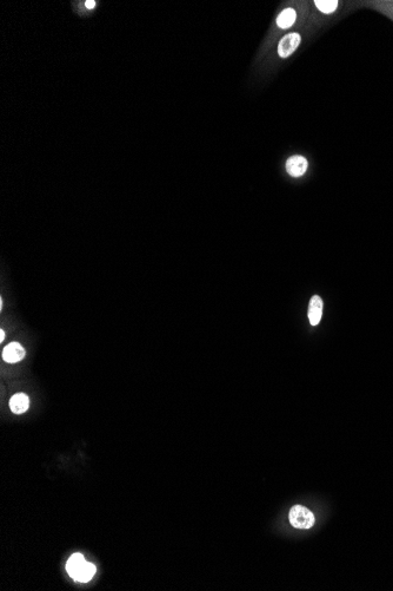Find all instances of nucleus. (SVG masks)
I'll return each mask as SVG.
<instances>
[{"instance_id":"nucleus-1","label":"nucleus","mask_w":393,"mask_h":591,"mask_svg":"<svg viewBox=\"0 0 393 591\" xmlns=\"http://www.w3.org/2000/svg\"><path fill=\"white\" fill-rule=\"evenodd\" d=\"M303 37L299 32H290V33L285 34L284 37L280 38L278 43V56L280 59H287L290 58L298 47L300 46Z\"/></svg>"},{"instance_id":"nucleus-2","label":"nucleus","mask_w":393,"mask_h":591,"mask_svg":"<svg viewBox=\"0 0 393 591\" xmlns=\"http://www.w3.org/2000/svg\"><path fill=\"white\" fill-rule=\"evenodd\" d=\"M292 527L297 529H310L314 525V516L310 510L301 505H295L288 514Z\"/></svg>"},{"instance_id":"nucleus-3","label":"nucleus","mask_w":393,"mask_h":591,"mask_svg":"<svg viewBox=\"0 0 393 591\" xmlns=\"http://www.w3.org/2000/svg\"><path fill=\"white\" fill-rule=\"evenodd\" d=\"M285 169H286V173L293 178L304 176L308 169L307 158L303 155L291 156L285 163Z\"/></svg>"},{"instance_id":"nucleus-4","label":"nucleus","mask_w":393,"mask_h":591,"mask_svg":"<svg viewBox=\"0 0 393 591\" xmlns=\"http://www.w3.org/2000/svg\"><path fill=\"white\" fill-rule=\"evenodd\" d=\"M297 19L298 11L294 7H292V6H288V7L282 9V11L277 15L275 25H277V27L281 31L288 30L292 26H294L295 22H297Z\"/></svg>"},{"instance_id":"nucleus-5","label":"nucleus","mask_w":393,"mask_h":591,"mask_svg":"<svg viewBox=\"0 0 393 591\" xmlns=\"http://www.w3.org/2000/svg\"><path fill=\"white\" fill-rule=\"evenodd\" d=\"M25 349L22 348V346L20 343L18 342H12L7 345L2 350V359L5 360L6 362H9V363H14V362H18L20 361V360L24 359L25 356Z\"/></svg>"},{"instance_id":"nucleus-6","label":"nucleus","mask_w":393,"mask_h":591,"mask_svg":"<svg viewBox=\"0 0 393 591\" xmlns=\"http://www.w3.org/2000/svg\"><path fill=\"white\" fill-rule=\"evenodd\" d=\"M307 315L308 320H310L312 326H317V324L320 322L321 315H323V301H321L320 296L313 295L312 298H311Z\"/></svg>"},{"instance_id":"nucleus-7","label":"nucleus","mask_w":393,"mask_h":591,"mask_svg":"<svg viewBox=\"0 0 393 591\" xmlns=\"http://www.w3.org/2000/svg\"><path fill=\"white\" fill-rule=\"evenodd\" d=\"M28 406H30V399L25 393L14 394L9 400V408L15 414L25 413L28 410Z\"/></svg>"},{"instance_id":"nucleus-8","label":"nucleus","mask_w":393,"mask_h":591,"mask_svg":"<svg viewBox=\"0 0 393 591\" xmlns=\"http://www.w3.org/2000/svg\"><path fill=\"white\" fill-rule=\"evenodd\" d=\"M85 563H86L85 558H84V556L81 554H74L70 557V560L66 564V570L73 580L76 579L78 573H79L80 569L84 567V564Z\"/></svg>"},{"instance_id":"nucleus-9","label":"nucleus","mask_w":393,"mask_h":591,"mask_svg":"<svg viewBox=\"0 0 393 591\" xmlns=\"http://www.w3.org/2000/svg\"><path fill=\"white\" fill-rule=\"evenodd\" d=\"M313 4L323 14H332L339 7V1L337 0H317Z\"/></svg>"},{"instance_id":"nucleus-10","label":"nucleus","mask_w":393,"mask_h":591,"mask_svg":"<svg viewBox=\"0 0 393 591\" xmlns=\"http://www.w3.org/2000/svg\"><path fill=\"white\" fill-rule=\"evenodd\" d=\"M96 570L97 569H96V566H94V564L86 562V563L84 564V567L80 569L79 573H78V575L74 580L78 581V582H83V583L89 582V581L93 579L94 574H96Z\"/></svg>"},{"instance_id":"nucleus-11","label":"nucleus","mask_w":393,"mask_h":591,"mask_svg":"<svg viewBox=\"0 0 393 591\" xmlns=\"http://www.w3.org/2000/svg\"><path fill=\"white\" fill-rule=\"evenodd\" d=\"M85 5H86V7H87V8H90V9H91V8H93L94 6H96V2H94L93 0H92V1H91V0H89V1H86V2H85Z\"/></svg>"},{"instance_id":"nucleus-12","label":"nucleus","mask_w":393,"mask_h":591,"mask_svg":"<svg viewBox=\"0 0 393 591\" xmlns=\"http://www.w3.org/2000/svg\"><path fill=\"white\" fill-rule=\"evenodd\" d=\"M4 339H5V332L1 329V330H0V341H1V342H2V341H4Z\"/></svg>"}]
</instances>
